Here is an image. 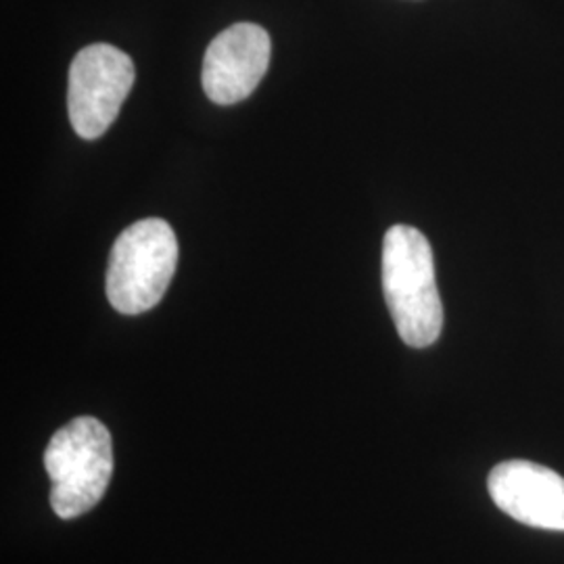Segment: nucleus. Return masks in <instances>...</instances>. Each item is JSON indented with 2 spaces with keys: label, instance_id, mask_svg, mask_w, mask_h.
Masks as SVG:
<instances>
[{
  "label": "nucleus",
  "instance_id": "nucleus-1",
  "mask_svg": "<svg viewBox=\"0 0 564 564\" xmlns=\"http://www.w3.org/2000/svg\"><path fill=\"white\" fill-rule=\"evenodd\" d=\"M384 302L402 341L423 349L440 339L444 305L435 281L433 251L414 226L395 224L383 239Z\"/></svg>",
  "mask_w": 564,
  "mask_h": 564
},
{
  "label": "nucleus",
  "instance_id": "nucleus-2",
  "mask_svg": "<svg viewBox=\"0 0 564 564\" xmlns=\"http://www.w3.org/2000/svg\"><path fill=\"white\" fill-rule=\"evenodd\" d=\"M51 477V506L59 519H76L101 502L113 475V447L107 426L80 416L59 429L44 452Z\"/></svg>",
  "mask_w": 564,
  "mask_h": 564
},
{
  "label": "nucleus",
  "instance_id": "nucleus-3",
  "mask_svg": "<svg viewBox=\"0 0 564 564\" xmlns=\"http://www.w3.org/2000/svg\"><path fill=\"white\" fill-rule=\"evenodd\" d=\"M178 265V241L172 226L147 218L128 226L113 242L107 268V300L126 316L162 302Z\"/></svg>",
  "mask_w": 564,
  "mask_h": 564
},
{
  "label": "nucleus",
  "instance_id": "nucleus-4",
  "mask_svg": "<svg viewBox=\"0 0 564 564\" xmlns=\"http://www.w3.org/2000/svg\"><path fill=\"white\" fill-rule=\"evenodd\" d=\"M134 63L111 44L82 48L69 67L67 111L76 134L95 141L116 121L134 84Z\"/></svg>",
  "mask_w": 564,
  "mask_h": 564
},
{
  "label": "nucleus",
  "instance_id": "nucleus-5",
  "mask_svg": "<svg viewBox=\"0 0 564 564\" xmlns=\"http://www.w3.org/2000/svg\"><path fill=\"white\" fill-rule=\"evenodd\" d=\"M272 42L262 25L235 23L209 42L203 59V90L216 105L247 99L270 65Z\"/></svg>",
  "mask_w": 564,
  "mask_h": 564
},
{
  "label": "nucleus",
  "instance_id": "nucleus-6",
  "mask_svg": "<svg viewBox=\"0 0 564 564\" xmlns=\"http://www.w3.org/2000/svg\"><path fill=\"white\" fill-rule=\"evenodd\" d=\"M487 489L494 505L514 521L564 531V479L552 468L529 460H506L489 473Z\"/></svg>",
  "mask_w": 564,
  "mask_h": 564
}]
</instances>
